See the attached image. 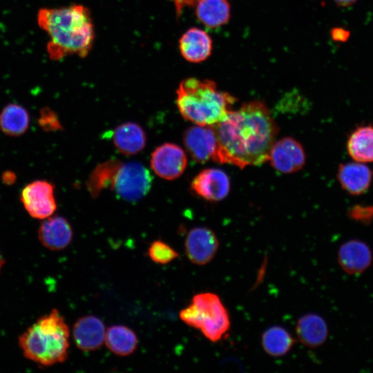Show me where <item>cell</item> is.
<instances>
[{"label":"cell","instance_id":"6da1fadb","mask_svg":"<svg viewBox=\"0 0 373 373\" xmlns=\"http://www.w3.org/2000/svg\"><path fill=\"white\" fill-rule=\"evenodd\" d=\"M213 126L218 141L216 161L240 169L268 161L278 132L269 110L259 101L231 110Z\"/></svg>","mask_w":373,"mask_h":373},{"label":"cell","instance_id":"7a4b0ae2","mask_svg":"<svg viewBox=\"0 0 373 373\" xmlns=\"http://www.w3.org/2000/svg\"><path fill=\"white\" fill-rule=\"evenodd\" d=\"M37 21L50 38L47 51L51 59L57 61L72 55L84 57L91 50L95 30L86 7L75 4L42 8L39 11Z\"/></svg>","mask_w":373,"mask_h":373},{"label":"cell","instance_id":"3957f363","mask_svg":"<svg viewBox=\"0 0 373 373\" xmlns=\"http://www.w3.org/2000/svg\"><path fill=\"white\" fill-rule=\"evenodd\" d=\"M182 116L200 126H214L231 110L236 99L218 89L209 79L190 77L182 80L176 91Z\"/></svg>","mask_w":373,"mask_h":373},{"label":"cell","instance_id":"277c9868","mask_svg":"<svg viewBox=\"0 0 373 373\" xmlns=\"http://www.w3.org/2000/svg\"><path fill=\"white\" fill-rule=\"evenodd\" d=\"M69 338L68 325L54 309L20 336L19 345L28 359L40 365L51 366L67 358Z\"/></svg>","mask_w":373,"mask_h":373},{"label":"cell","instance_id":"5b68a950","mask_svg":"<svg viewBox=\"0 0 373 373\" xmlns=\"http://www.w3.org/2000/svg\"><path fill=\"white\" fill-rule=\"evenodd\" d=\"M179 316L185 324L200 330L213 343L220 341L230 329L228 311L220 298L214 293L195 294L190 305L180 312Z\"/></svg>","mask_w":373,"mask_h":373},{"label":"cell","instance_id":"8992f818","mask_svg":"<svg viewBox=\"0 0 373 373\" xmlns=\"http://www.w3.org/2000/svg\"><path fill=\"white\" fill-rule=\"evenodd\" d=\"M152 185V176L142 164L135 162H121L113 180L111 189L120 198L137 201L149 191Z\"/></svg>","mask_w":373,"mask_h":373},{"label":"cell","instance_id":"52a82bcc","mask_svg":"<svg viewBox=\"0 0 373 373\" xmlns=\"http://www.w3.org/2000/svg\"><path fill=\"white\" fill-rule=\"evenodd\" d=\"M54 190L53 184L47 180H34L23 188L20 200L32 218L44 220L57 209Z\"/></svg>","mask_w":373,"mask_h":373},{"label":"cell","instance_id":"ba28073f","mask_svg":"<svg viewBox=\"0 0 373 373\" xmlns=\"http://www.w3.org/2000/svg\"><path fill=\"white\" fill-rule=\"evenodd\" d=\"M184 144L191 157L199 163L216 161L218 141L213 126H194L184 134Z\"/></svg>","mask_w":373,"mask_h":373},{"label":"cell","instance_id":"9c48e42d","mask_svg":"<svg viewBox=\"0 0 373 373\" xmlns=\"http://www.w3.org/2000/svg\"><path fill=\"white\" fill-rule=\"evenodd\" d=\"M216 233L205 227L191 229L184 241L185 253L188 259L197 265H205L216 256L219 248Z\"/></svg>","mask_w":373,"mask_h":373},{"label":"cell","instance_id":"30bf717a","mask_svg":"<svg viewBox=\"0 0 373 373\" xmlns=\"http://www.w3.org/2000/svg\"><path fill=\"white\" fill-rule=\"evenodd\" d=\"M187 164L184 151L178 145L165 143L157 147L151 157V166L160 178L174 180L184 171Z\"/></svg>","mask_w":373,"mask_h":373},{"label":"cell","instance_id":"8fae6325","mask_svg":"<svg viewBox=\"0 0 373 373\" xmlns=\"http://www.w3.org/2000/svg\"><path fill=\"white\" fill-rule=\"evenodd\" d=\"M268 160L276 171L283 173H292L303 167L306 155L302 145L297 140L287 137L274 143Z\"/></svg>","mask_w":373,"mask_h":373},{"label":"cell","instance_id":"7c38bea8","mask_svg":"<svg viewBox=\"0 0 373 373\" xmlns=\"http://www.w3.org/2000/svg\"><path fill=\"white\" fill-rule=\"evenodd\" d=\"M193 191L206 200L218 202L227 196L230 181L225 172L219 169H207L200 172L191 184Z\"/></svg>","mask_w":373,"mask_h":373},{"label":"cell","instance_id":"4fadbf2b","mask_svg":"<svg viewBox=\"0 0 373 373\" xmlns=\"http://www.w3.org/2000/svg\"><path fill=\"white\" fill-rule=\"evenodd\" d=\"M106 331L101 319L95 316H85L74 324L73 338L79 350L84 352L95 351L104 344Z\"/></svg>","mask_w":373,"mask_h":373},{"label":"cell","instance_id":"5bb4252c","mask_svg":"<svg viewBox=\"0 0 373 373\" xmlns=\"http://www.w3.org/2000/svg\"><path fill=\"white\" fill-rule=\"evenodd\" d=\"M73 231L69 222L60 216H51L41 223L38 238L46 248L59 251L67 247L72 241Z\"/></svg>","mask_w":373,"mask_h":373},{"label":"cell","instance_id":"9a60e30c","mask_svg":"<svg viewBox=\"0 0 373 373\" xmlns=\"http://www.w3.org/2000/svg\"><path fill=\"white\" fill-rule=\"evenodd\" d=\"M338 180L346 192L359 195L368 191L373 179V171L365 164L354 161L340 164Z\"/></svg>","mask_w":373,"mask_h":373},{"label":"cell","instance_id":"2e32d148","mask_svg":"<svg viewBox=\"0 0 373 373\" xmlns=\"http://www.w3.org/2000/svg\"><path fill=\"white\" fill-rule=\"evenodd\" d=\"M372 254L363 241L352 240L343 243L338 251V262L347 274L356 275L365 271L371 265Z\"/></svg>","mask_w":373,"mask_h":373},{"label":"cell","instance_id":"e0dca14e","mask_svg":"<svg viewBox=\"0 0 373 373\" xmlns=\"http://www.w3.org/2000/svg\"><path fill=\"white\" fill-rule=\"evenodd\" d=\"M182 57L189 62L198 63L207 59L212 50V40L204 30L191 28L186 31L179 41Z\"/></svg>","mask_w":373,"mask_h":373},{"label":"cell","instance_id":"ac0fdd59","mask_svg":"<svg viewBox=\"0 0 373 373\" xmlns=\"http://www.w3.org/2000/svg\"><path fill=\"white\" fill-rule=\"evenodd\" d=\"M296 334L303 345L309 347H317L327 340L328 327L325 320L320 316L307 314L298 320Z\"/></svg>","mask_w":373,"mask_h":373},{"label":"cell","instance_id":"d6986e66","mask_svg":"<svg viewBox=\"0 0 373 373\" xmlns=\"http://www.w3.org/2000/svg\"><path fill=\"white\" fill-rule=\"evenodd\" d=\"M346 147L354 161L373 162V126L365 124L355 128L348 136Z\"/></svg>","mask_w":373,"mask_h":373},{"label":"cell","instance_id":"ffe728a7","mask_svg":"<svg viewBox=\"0 0 373 373\" xmlns=\"http://www.w3.org/2000/svg\"><path fill=\"white\" fill-rule=\"evenodd\" d=\"M113 142L122 153L134 155L145 146L146 135L140 125L134 122H126L115 128Z\"/></svg>","mask_w":373,"mask_h":373},{"label":"cell","instance_id":"44dd1931","mask_svg":"<svg viewBox=\"0 0 373 373\" xmlns=\"http://www.w3.org/2000/svg\"><path fill=\"white\" fill-rule=\"evenodd\" d=\"M104 343L107 348L119 356H126L137 349L138 338L136 334L124 325H113L106 329Z\"/></svg>","mask_w":373,"mask_h":373},{"label":"cell","instance_id":"7402d4cb","mask_svg":"<svg viewBox=\"0 0 373 373\" xmlns=\"http://www.w3.org/2000/svg\"><path fill=\"white\" fill-rule=\"evenodd\" d=\"M30 120L26 108L18 104L10 103L0 112V129L8 136L19 137L27 131Z\"/></svg>","mask_w":373,"mask_h":373},{"label":"cell","instance_id":"603a6c76","mask_svg":"<svg viewBox=\"0 0 373 373\" xmlns=\"http://www.w3.org/2000/svg\"><path fill=\"white\" fill-rule=\"evenodd\" d=\"M198 20L209 28L225 24L230 17V6L227 0H200L196 3Z\"/></svg>","mask_w":373,"mask_h":373},{"label":"cell","instance_id":"cb8c5ba5","mask_svg":"<svg viewBox=\"0 0 373 373\" xmlns=\"http://www.w3.org/2000/svg\"><path fill=\"white\" fill-rule=\"evenodd\" d=\"M295 341L285 328L274 326L266 329L261 337L264 351L271 356L285 355L292 348Z\"/></svg>","mask_w":373,"mask_h":373},{"label":"cell","instance_id":"d4e9b609","mask_svg":"<svg viewBox=\"0 0 373 373\" xmlns=\"http://www.w3.org/2000/svg\"><path fill=\"white\" fill-rule=\"evenodd\" d=\"M121 162L109 160L97 165L90 174L86 186L90 195L95 198L102 191L111 188L114 175Z\"/></svg>","mask_w":373,"mask_h":373},{"label":"cell","instance_id":"484cf974","mask_svg":"<svg viewBox=\"0 0 373 373\" xmlns=\"http://www.w3.org/2000/svg\"><path fill=\"white\" fill-rule=\"evenodd\" d=\"M148 254L151 260L160 265H166L179 256L178 253L162 240L153 241L149 247Z\"/></svg>","mask_w":373,"mask_h":373},{"label":"cell","instance_id":"4316f807","mask_svg":"<svg viewBox=\"0 0 373 373\" xmlns=\"http://www.w3.org/2000/svg\"><path fill=\"white\" fill-rule=\"evenodd\" d=\"M37 122L42 130L46 132L57 131L62 129L61 124L57 113L48 107H44L40 109Z\"/></svg>","mask_w":373,"mask_h":373},{"label":"cell","instance_id":"83f0119b","mask_svg":"<svg viewBox=\"0 0 373 373\" xmlns=\"http://www.w3.org/2000/svg\"><path fill=\"white\" fill-rule=\"evenodd\" d=\"M348 216L362 224H370L373 220V206L355 205L349 209Z\"/></svg>","mask_w":373,"mask_h":373},{"label":"cell","instance_id":"f1b7e54d","mask_svg":"<svg viewBox=\"0 0 373 373\" xmlns=\"http://www.w3.org/2000/svg\"><path fill=\"white\" fill-rule=\"evenodd\" d=\"M350 35V32L342 28H336L332 30V37L336 41H346Z\"/></svg>","mask_w":373,"mask_h":373},{"label":"cell","instance_id":"f546056e","mask_svg":"<svg viewBox=\"0 0 373 373\" xmlns=\"http://www.w3.org/2000/svg\"><path fill=\"white\" fill-rule=\"evenodd\" d=\"M176 10L177 15H180L182 10L187 6H195L200 0H172Z\"/></svg>","mask_w":373,"mask_h":373},{"label":"cell","instance_id":"4dcf8cb0","mask_svg":"<svg viewBox=\"0 0 373 373\" xmlns=\"http://www.w3.org/2000/svg\"><path fill=\"white\" fill-rule=\"evenodd\" d=\"M1 179L4 184L10 185L16 181L17 176L12 171H6L2 174Z\"/></svg>","mask_w":373,"mask_h":373},{"label":"cell","instance_id":"1f68e13d","mask_svg":"<svg viewBox=\"0 0 373 373\" xmlns=\"http://www.w3.org/2000/svg\"><path fill=\"white\" fill-rule=\"evenodd\" d=\"M338 6L347 7L353 5L357 0H334Z\"/></svg>","mask_w":373,"mask_h":373},{"label":"cell","instance_id":"d6a6232c","mask_svg":"<svg viewBox=\"0 0 373 373\" xmlns=\"http://www.w3.org/2000/svg\"><path fill=\"white\" fill-rule=\"evenodd\" d=\"M3 262H4V261L3 260V259L1 258V257L0 256V269L2 267V265H3Z\"/></svg>","mask_w":373,"mask_h":373}]
</instances>
